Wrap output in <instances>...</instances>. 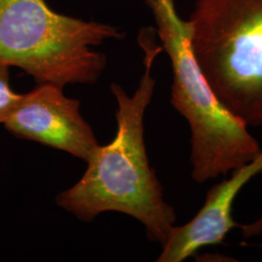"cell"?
Masks as SVG:
<instances>
[{"mask_svg":"<svg viewBox=\"0 0 262 262\" xmlns=\"http://www.w3.org/2000/svg\"><path fill=\"white\" fill-rule=\"evenodd\" d=\"M138 43L145 70L134 94L111 84L117 101V133L109 144L99 145L85 162L84 175L56 196V204L82 222H93L106 212L130 215L146 228L151 242L161 247L176 226V213L163 195V187L150 167L145 143L144 118L155 89L152 67L163 51L156 29H142Z\"/></svg>","mask_w":262,"mask_h":262,"instance_id":"obj_1","label":"cell"},{"mask_svg":"<svg viewBox=\"0 0 262 262\" xmlns=\"http://www.w3.org/2000/svg\"><path fill=\"white\" fill-rule=\"evenodd\" d=\"M161 47L172 71L171 104L190 129L191 178L197 184L226 177L262 150L248 125L215 95L197 62L188 20L181 19L174 0H146Z\"/></svg>","mask_w":262,"mask_h":262,"instance_id":"obj_2","label":"cell"},{"mask_svg":"<svg viewBox=\"0 0 262 262\" xmlns=\"http://www.w3.org/2000/svg\"><path fill=\"white\" fill-rule=\"evenodd\" d=\"M122 38L116 27L56 13L45 0H0V64L38 84H94L107 58L93 48Z\"/></svg>","mask_w":262,"mask_h":262,"instance_id":"obj_3","label":"cell"},{"mask_svg":"<svg viewBox=\"0 0 262 262\" xmlns=\"http://www.w3.org/2000/svg\"><path fill=\"white\" fill-rule=\"evenodd\" d=\"M188 23L215 95L248 126H261L262 0H196Z\"/></svg>","mask_w":262,"mask_h":262,"instance_id":"obj_4","label":"cell"},{"mask_svg":"<svg viewBox=\"0 0 262 262\" xmlns=\"http://www.w3.org/2000/svg\"><path fill=\"white\" fill-rule=\"evenodd\" d=\"M14 136L62 150L86 161L99 143L81 113L78 99L63 88L42 83L23 94L16 109L3 123Z\"/></svg>","mask_w":262,"mask_h":262,"instance_id":"obj_5","label":"cell"},{"mask_svg":"<svg viewBox=\"0 0 262 262\" xmlns=\"http://www.w3.org/2000/svg\"><path fill=\"white\" fill-rule=\"evenodd\" d=\"M261 172L262 151L231 171L229 178L211 187L196 215L187 224L173 228L157 261H184L205 247L223 244L232 229L240 227L233 217L236 197Z\"/></svg>","mask_w":262,"mask_h":262,"instance_id":"obj_6","label":"cell"},{"mask_svg":"<svg viewBox=\"0 0 262 262\" xmlns=\"http://www.w3.org/2000/svg\"><path fill=\"white\" fill-rule=\"evenodd\" d=\"M23 94L13 91L10 84V67L0 64V123H4L16 109Z\"/></svg>","mask_w":262,"mask_h":262,"instance_id":"obj_7","label":"cell"}]
</instances>
